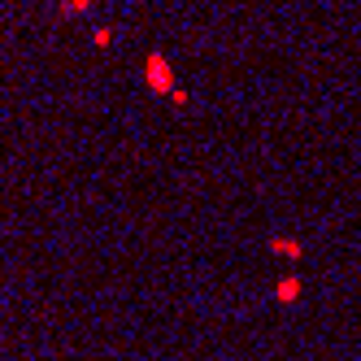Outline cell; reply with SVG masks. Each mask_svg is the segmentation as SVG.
<instances>
[{
    "instance_id": "7a4b0ae2",
    "label": "cell",
    "mask_w": 361,
    "mask_h": 361,
    "mask_svg": "<svg viewBox=\"0 0 361 361\" xmlns=\"http://www.w3.org/2000/svg\"><path fill=\"white\" fill-rule=\"evenodd\" d=\"M270 249L274 253H287V257H301V244H292V240H270Z\"/></svg>"
},
{
    "instance_id": "3957f363",
    "label": "cell",
    "mask_w": 361,
    "mask_h": 361,
    "mask_svg": "<svg viewBox=\"0 0 361 361\" xmlns=\"http://www.w3.org/2000/svg\"><path fill=\"white\" fill-rule=\"evenodd\" d=\"M92 40H96V48H109V44H113V31H96Z\"/></svg>"
},
{
    "instance_id": "6da1fadb",
    "label": "cell",
    "mask_w": 361,
    "mask_h": 361,
    "mask_svg": "<svg viewBox=\"0 0 361 361\" xmlns=\"http://www.w3.org/2000/svg\"><path fill=\"white\" fill-rule=\"evenodd\" d=\"M144 78H149V87L157 92V96H170L178 92V83H174V70H170V61L161 57V53H149V65H144Z\"/></svg>"
},
{
    "instance_id": "277c9868",
    "label": "cell",
    "mask_w": 361,
    "mask_h": 361,
    "mask_svg": "<svg viewBox=\"0 0 361 361\" xmlns=\"http://www.w3.org/2000/svg\"><path fill=\"white\" fill-rule=\"evenodd\" d=\"M92 5V0H65V9H70V13H83Z\"/></svg>"
}]
</instances>
